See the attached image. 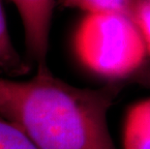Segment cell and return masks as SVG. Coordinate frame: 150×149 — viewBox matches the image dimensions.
Segmentation results:
<instances>
[{"mask_svg":"<svg viewBox=\"0 0 150 149\" xmlns=\"http://www.w3.org/2000/svg\"><path fill=\"white\" fill-rule=\"evenodd\" d=\"M138 0H58L63 8L76 9L87 13L118 12L131 15Z\"/></svg>","mask_w":150,"mask_h":149,"instance_id":"obj_6","label":"cell"},{"mask_svg":"<svg viewBox=\"0 0 150 149\" xmlns=\"http://www.w3.org/2000/svg\"><path fill=\"white\" fill-rule=\"evenodd\" d=\"M73 50L82 67L112 83L131 80L149 59L133 18L118 12L84 14L75 30Z\"/></svg>","mask_w":150,"mask_h":149,"instance_id":"obj_2","label":"cell"},{"mask_svg":"<svg viewBox=\"0 0 150 149\" xmlns=\"http://www.w3.org/2000/svg\"><path fill=\"white\" fill-rule=\"evenodd\" d=\"M130 17L142 34L150 59V0H138Z\"/></svg>","mask_w":150,"mask_h":149,"instance_id":"obj_8","label":"cell"},{"mask_svg":"<svg viewBox=\"0 0 150 149\" xmlns=\"http://www.w3.org/2000/svg\"><path fill=\"white\" fill-rule=\"evenodd\" d=\"M29 63L23 60L17 52L9 33L3 0H0V76L11 78L28 74Z\"/></svg>","mask_w":150,"mask_h":149,"instance_id":"obj_5","label":"cell"},{"mask_svg":"<svg viewBox=\"0 0 150 149\" xmlns=\"http://www.w3.org/2000/svg\"><path fill=\"white\" fill-rule=\"evenodd\" d=\"M119 84L82 88L37 70L30 80L0 76V116L40 149H117L108 115Z\"/></svg>","mask_w":150,"mask_h":149,"instance_id":"obj_1","label":"cell"},{"mask_svg":"<svg viewBox=\"0 0 150 149\" xmlns=\"http://www.w3.org/2000/svg\"><path fill=\"white\" fill-rule=\"evenodd\" d=\"M122 149H150V98L133 104L122 126Z\"/></svg>","mask_w":150,"mask_h":149,"instance_id":"obj_4","label":"cell"},{"mask_svg":"<svg viewBox=\"0 0 150 149\" xmlns=\"http://www.w3.org/2000/svg\"><path fill=\"white\" fill-rule=\"evenodd\" d=\"M21 17L29 62L37 70H47L50 32L56 0H9Z\"/></svg>","mask_w":150,"mask_h":149,"instance_id":"obj_3","label":"cell"},{"mask_svg":"<svg viewBox=\"0 0 150 149\" xmlns=\"http://www.w3.org/2000/svg\"><path fill=\"white\" fill-rule=\"evenodd\" d=\"M130 81L150 89V59Z\"/></svg>","mask_w":150,"mask_h":149,"instance_id":"obj_9","label":"cell"},{"mask_svg":"<svg viewBox=\"0 0 150 149\" xmlns=\"http://www.w3.org/2000/svg\"><path fill=\"white\" fill-rule=\"evenodd\" d=\"M0 149H40L18 126L0 116Z\"/></svg>","mask_w":150,"mask_h":149,"instance_id":"obj_7","label":"cell"}]
</instances>
